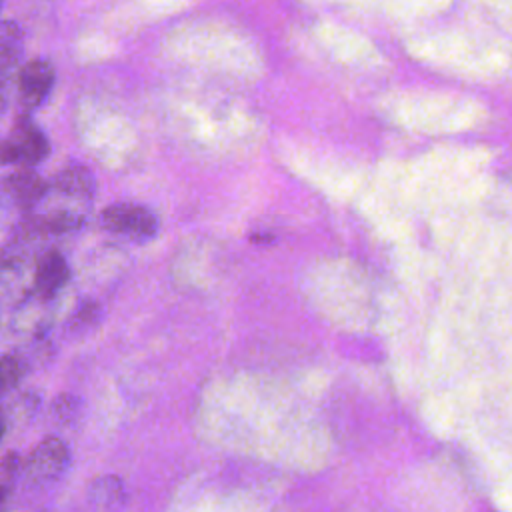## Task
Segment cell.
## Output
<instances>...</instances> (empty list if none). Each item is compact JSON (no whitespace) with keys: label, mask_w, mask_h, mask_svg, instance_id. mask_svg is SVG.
<instances>
[{"label":"cell","mask_w":512,"mask_h":512,"mask_svg":"<svg viewBox=\"0 0 512 512\" xmlns=\"http://www.w3.org/2000/svg\"><path fill=\"white\" fill-rule=\"evenodd\" d=\"M52 186L60 194L72 196L76 200H90L94 196V190H96V180H94L92 172L86 166L68 164L56 174Z\"/></svg>","instance_id":"ba28073f"},{"label":"cell","mask_w":512,"mask_h":512,"mask_svg":"<svg viewBox=\"0 0 512 512\" xmlns=\"http://www.w3.org/2000/svg\"><path fill=\"white\" fill-rule=\"evenodd\" d=\"M2 184L6 186L10 196L18 202V206L24 212H30L50 190V184L44 178H40L34 170H30L28 166L6 176L2 180Z\"/></svg>","instance_id":"5b68a950"},{"label":"cell","mask_w":512,"mask_h":512,"mask_svg":"<svg viewBox=\"0 0 512 512\" xmlns=\"http://www.w3.org/2000/svg\"><path fill=\"white\" fill-rule=\"evenodd\" d=\"M124 496V486L116 476H100L90 484L88 498L96 506H114L120 504Z\"/></svg>","instance_id":"9c48e42d"},{"label":"cell","mask_w":512,"mask_h":512,"mask_svg":"<svg viewBox=\"0 0 512 512\" xmlns=\"http://www.w3.org/2000/svg\"><path fill=\"white\" fill-rule=\"evenodd\" d=\"M10 142L16 150V162L28 168L42 162L50 152V142L46 134L26 114L16 118Z\"/></svg>","instance_id":"277c9868"},{"label":"cell","mask_w":512,"mask_h":512,"mask_svg":"<svg viewBox=\"0 0 512 512\" xmlns=\"http://www.w3.org/2000/svg\"><path fill=\"white\" fill-rule=\"evenodd\" d=\"M4 432H6V418L0 416V438L4 436Z\"/></svg>","instance_id":"e0dca14e"},{"label":"cell","mask_w":512,"mask_h":512,"mask_svg":"<svg viewBox=\"0 0 512 512\" xmlns=\"http://www.w3.org/2000/svg\"><path fill=\"white\" fill-rule=\"evenodd\" d=\"M22 362L16 356H2L0 358V396L14 388L22 378Z\"/></svg>","instance_id":"8fae6325"},{"label":"cell","mask_w":512,"mask_h":512,"mask_svg":"<svg viewBox=\"0 0 512 512\" xmlns=\"http://www.w3.org/2000/svg\"><path fill=\"white\" fill-rule=\"evenodd\" d=\"M18 98L26 110L40 106L54 86V68L46 60H30L18 72Z\"/></svg>","instance_id":"3957f363"},{"label":"cell","mask_w":512,"mask_h":512,"mask_svg":"<svg viewBox=\"0 0 512 512\" xmlns=\"http://www.w3.org/2000/svg\"><path fill=\"white\" fill-rule=\"evenodd\" d=\"M4 498H6V488H4V486H0V504L4 502Z\"/></svg>","instance_id":"ac0fdd59"},{"label":"cell","mask_w":512,"mask_h":512,"mask_svg":"<svg viewBox=\"0 0 512 512\" xmlns=\"http://www.w3.org/2000/svg\"><path fill=\"white\" fill-rule=\"evenodd\" d=\"M22 460H20V456L16 454V452H8L4 458H2V462H0V470H2V474L4 476H14L20 468H22Z\"/></svg>","instance_id":"9a60e30c"},{"label":"cell","mask_w":512,"mask_h":512,"mask_svg":"<svg viewBox=\"0 0 512 512\" xmlns=\"http://www.w3.org/2000/svg\"><path fill=\"white\" fill-rule=\"evenodd\" d=\"M100 222L106 230L116 232V234H126L134 240L152 238L158 230V220H156L154 212H150L144 206L130 204V202H120V204L108 206L102 212Z\"/></svg>","instance_id":"7a4b0ae2"},{"label":"cell","mask_w":512,"mask_h":512,"mask_svg":"<svg viewBox=\"0 0 512 512\" xmlns=\"http://www.w3.org/2000/svg\"><path fill=\"white\" fill-rule=\"evenodd\" d=\"M10 162H16V150L8 140H2L0 138V164H10Z\"/></svg>","instance_id":"2e32d148"},{"label":"cell","mask_w":512,"mask_h":512,"mask_svg":"<svg viewBox=\"0 0 512 512\" xmlns=\"http://www.w3.org/2000/svg\"><path fill=\"white\" fill-rule=\"evenodd\" d=\"M0 2H2V0H0Z\"/></svg>","instance_id":"d6986e66"},{"label":"cell","mask_w":512,"mask_h":512,"mask_svg":"<svg viewBox=\"0 0 512 512\" xmlns=\"http://www.w3.org/2000/svg\"><path fill=\"white\" fill-rule=\"evenodd\" d=\"M100 316V308L96 302H82L72 316V328H88Z\"/></svg>","instance_id":"4fadbf2b"},{"label":"cell","mask_w":512,"mask_h":512,"mask_svg":"<svg viewBox=\"0 0 512 512\" xmlns=\"http://www.w3.org/2000/svg\"><path fill=\"white\" fill-rule=\"evenodd\" d=\"M24 210L18 206V202L10 196V192L6 190V186L2 184V180H0V224H10L14 218L20 222L22 218H18V214H22ZM24 214H28V212H24Z\"/></svg>","instance_id":"7c38bea8"},{"label":"cell","mask_w":512,"mask_h":512,"mask_svg":"<svg viewBox=\"0 0 512 512\" xmlns=\"http://www.w3.org/2000/svg\"><path fill=\"white\" fill-rule=\"evenodd\" d=\"M68 278H70V268L66 258L60 252L48 250L40 254L34 270V290L42 298L54 296L68 282Z\"/></svg>","instance_id":"8992f818"},{"label":"cell","mask_w":512,"mask_h":512,"mask_svg":"<svg viewBox=\"0 0 512 512\" xmlns=\"http://www.w3.org/2000/svg\"><path fill=\"white\" fill-rule=\"evenodd\" d=\"M20 40H22V32L18 26L8 24L0 30V106H4L10 84L18 70L20 52H22Z\"/></svg>","instance_id":"52a82bcc"},{"label":"cell","mask_w":512,"mask_h":512,"mask_svg":"<svg viewBox=\"0 0 512 512\" xmlns=\"http://www.w3.org/2000/svg\"><path fill=\"white\" fill-rule=\"evenodd\" d=\"M68 464L70 452L66 444L56 436H48L30 452V456L22 464V470L26 480H30L32 484H46L60 478L66 472Z\"/></svg>","instance_id":"6da1fadb"},{"label":"cell","mask_w":512,"mask_h":512,"mask_svg":"<svg viewBox=\"0 0 512 512\" xmlns=\"http://www.w3.org/2000/svg\"><path fill=\"white\" fill-rule=\"evenodd\" d=\"M76 408H78V400L64 394L60 396L56 402H54V416L60 420V422H68L72 420V416L76 414Z\"/></svg>","instance_id":"5bb4252c"},{"label":"cell","mask_w":512,"mask_h":512,"mask_svg":"<svg viewBox=\"0 0 512 512\" xmlns=\"http://www.w3.org/2000/svg\"><path fill=\"white\" fill-rule=\"evenodd\" d=\"M38 222L46 230V234H64V232H70V230H76L78 226H82L84 216L76 210L58 208V210H50L48 214L38 216Z\"/></svg>","instance_id":"30bf717a"}]
</instances>
